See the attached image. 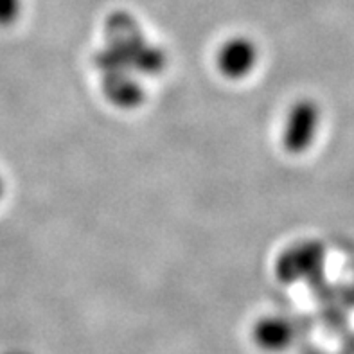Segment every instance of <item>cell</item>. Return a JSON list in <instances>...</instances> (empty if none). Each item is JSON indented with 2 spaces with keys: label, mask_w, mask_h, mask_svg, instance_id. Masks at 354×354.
<instances>
[{
  "label": "cell",
  "mask_w": 354,
  "mask_h": 354,
  "mask_svg": "<svg viewBox=\"0 0 354 354\" xmlns=\"http://www.w3.org/2000/svg\"><path fill=\"white\" fill-rule=\"evenodd\" d=\"M322 110L315 99H297L288 108L281 130V144L288 153L302 155L311 148L319 137Z\"/></svg>",
  "instance_id": "6da1fadb"
},
{
  "label": "cell",
  "mask_w": 354,
  "mask_h": 354,
  "mask_svg": "<svg viewBox=\"0 0 354 354\" xmlns=\"http://www.w3.org/2000/svg\"><path fill=\"white\" fill-rule=\"evenodd\" d=\"M326 259L324 245L319 241H299L283 250L275 261V274L286 284L301 283L319 274Z\"/></svg>",
  "instance_id": "7a4b0ae2"
},
{
  "label": "cell",
  "mask_w": 354,
  "mask_h": 354,
  "mask_svg": "<svg viewBox=\"0 0 354 354\" xmlns=\"http://www.w3.org/2000/svg\"><path fill=\"white\" fill-rule=\"evenodd\" d=\"M214 63L225 80L241 81L257 68L259 47L245 35L229 36L216 50Z\"/></svg>",
  "instance_id": "3957f363"
},
{
  "label": "cell",
  "mask_w": 354,
  "mask_h": 354,
  "mask_svg": "<svg viewBox=\"0 0 354 354\" xmlns=\"http://www.w3.org/2000/svg\"><path fill=\"white\" fill-rule=\"evenodd\" d=\"M295 326L283 315H266L252 328V340L266 353H284L295 342Z\"/></svg>",
  "instance_id": "277c9868"
},
{
  "label": "cell",
  "mask_w": 354,
  "mask_h": 354,
  "mask_svg": "<svg viewBox=\"0 0 354 354\" xmlns=\"http://www.w3.org/2000/svg\"><path fill=\"white\" fill-rule=\"evenodd\" d=\"M104 92L117 106L122 108L135 106L142 99V88H140L139 83H135L133 80L126 76H117L112 72H110V76L104 83Z\"/></svg>",
  "instance_id": "5b68a950"
},
{
  "label": "cell",
  "mask_w": 354,
  "mask_h": 354,
  "mask_svg": "<svg viewBox=\"0 0 354 354\" xmlns=\"http://www.w3.org/2000/svg\"><path fill=\"white\" fill-rule=\"evenodd\" d=\"M24 0H0V27H11L22 15Z\"/></svg>",
  "instance_id": "8992f818"
},
{
  "label": "cell",
  "mask_w": 354,
  "mask_h": 354,
  "mask_svg": "<svg viewBox=\"0 0 354 354\" xmlns=\"http://www.w3.org/2000/svg\"><path fill=\"white\" fill-rule=\"evenodd\" d=\"M2 194H4V180L0 176V198H2Z\"/></svg>",
  "instance_id": "52a82bcc"
}]
</instances>
